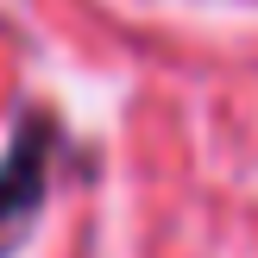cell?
Instances as JSON below:
<instances>
[{"instance_id":"1","label":"cell","mask_w":258,"mask_h":258,"mask_svg":"<svg viewBox=\"0 0 258 258\" xmlns=\"http://www.w3.org/2000/svg\"><path fill=\"white\" fill-rule=\"evenodd\" d=\"M50 151H57V120L50 113H25L13 133L7 158H0V252L32 227V214L44 208L50 183Z\"/></svg>"}]
</instances>
